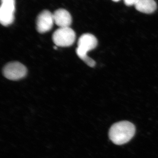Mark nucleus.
Listing matches in <instances>:
<instances>
[{"label":"nucleus","instance_id":"7ed1b4c3","mask_svg":"<svg viewBox=\"0 0 158 158\" xmlns=\"http://www.w3.org/2000/svg\"><path fill=\"white\" fill-rule=\"evenodd\" d=\"M75 32L69 27H59L52 35V40L57 46L67 47L73 44L76 40Z\"/></svg>","mask_w":158,"mask_h":158},{"label":"nucleus","instance_id":"f03ea898","mask_svg":"<svg viewBox=\"0 0 158 158\" xmlns=\"http://www.w3.org/2000/svg\"><path fill=\"white\" fill-rule=\"evenodd\" d=\"M78 47L76 49L77 55L90 67H94L96 62L88 56L87 53L96 47L98 40L95 36L90 34L82 35L78 41Z\"/></svg>","mask_w":158,"mask_h":158},{"label":"nucleus","instance_id":"20e7f679","mask_svg":"<svg viewBox=\"0 0 158 158\" xmlns=\"http://www.w3.org/2000/svg\"><path fill=\"white\" fill-rule=\"evenodd\" d=\"M27 69L24 65L18 62H9L6 64L3 69V73L6 78L16 81L24 77Z\"/></svg>","mask_w":158,"mask_h":158},{"label":"nucleus","instance_id":"39448f33","mask_svg":"<svg viewBox=\"0 0 158 158\" xmlns=\"http://www.w3.org/2000/svg\"><path fill=\"white\" fill-rule=\"evenodd\" d=\"M15 0H1L0 22L5 27L10 25L14 20Z\"/></svg>","mask_w":158,"mask_h":158},{"label":"nucleus","instance_id":"0eeeda50","mask_svg":"<svg viewBox=\"0 0 158 158\" xmlns=\"http://www.w3.org/2000/svg\"><path fill=\"white\" fill-rule=\"evenodd\" d=\"M54 23L59 27H69L72 22L70 13L64 9H59L53 13Z\"/></svg>","mask_w":158,"mask_h":158},{"label":"nucleus","instance_id":"6e6552de","mask_svg":"<svg viewBox=\"0 0 158 158\" xmlns=\"http://www.w3.org/2000/svg\"><path fill=\"white\" fill-rule=\"evenodd\" d=\"M135 7L140 12L151 14L156 11L157 5L154 0H139Z\"/></svg>","mask_w":158,"mask_h":158},{"label":"nucleus","instance_id":"423d86ee","mask_svg":"<svg viewBox=\"0 0 158 158\" xmlns=\"http://www.w3.org/2000/svg\"><path fill=\"white\" fill-rule=\"evenodd\" d=\"M54 23L53 14L48 10L42 11L37 16V30L40 34H44L50 31Z\"/></svg>","mask_w":158,"mask_h":158},{"label":"nucleus","instance_id":"f257e3e1","mask_svg":"<svg viewBox=\"0 0 158 158\" xmlns=\"http://www.w3.org/2000/svg\"><path fill=\"white\" fill-rule=\"evenodd\" d=\"M136 129L131 123L123 121L113 125L109 131L110 140L117 145L127 143L135 135Z\"/></svg>","mask_w":158,"mask_h":158},{"label":"nucleus","instance_id":"9d476101","mask_svg":"<svg viewBox=\"0 0 158 158\" xmlns=\"http://www.w3.org/2000/svg\"><path fill=\"white\" fill-rule=\"evenodd\" d=\"M112 1H113V2H118V1H120V0H112Z\"/></svg>","mask_w":158,"mask_h":158},{"label":"nucleus","instance_id":"1a4fd4ad","mask_svg":"<svg viewBox=\"0 0 158 158\" xmlns=\"http://www.w3.org/2000/svg\"><path fill=\"white\" fill-rule=\"evenodd\" d=\"M139 0H124L125 5L127 6H135Z\"/></svg>","mask_w":158,"mask_h":158}]
</instances>
